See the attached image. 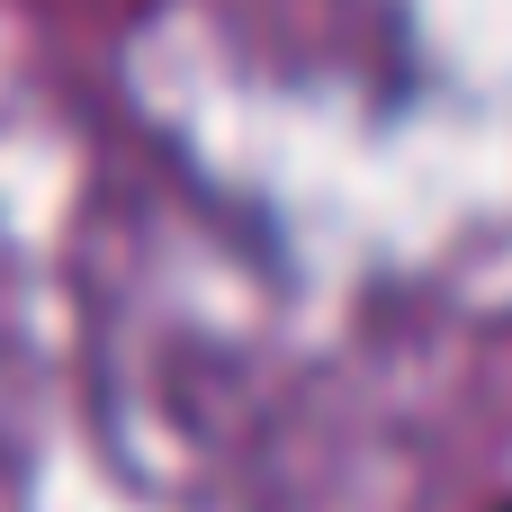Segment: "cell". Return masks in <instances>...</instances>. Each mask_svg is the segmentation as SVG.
<instances>
[{
    "mask_svg": "<svg viewBox=\"0 0 512 512\" xmlns=\"http://www.w3.org/2000/svg\"><path fill=\"white\" fill-rule=\"evenodd\" d=\"M477 512H512V495H495V504H477Z\"/></svg>",
    "mask_w": 512,
    "mask_h": 512,
    "instance_id": "6da1fadb",
    "label": "cell"
}]
</instances>
